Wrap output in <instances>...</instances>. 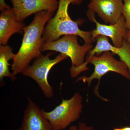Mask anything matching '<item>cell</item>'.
Returning a JSON list of instances; mask_svg holds the SVG:
<instances>
[{
	"label": "cell",
	"mask_w": 130,
	"mask_h": 130,
	"mask_svg": "<svg viewBox=\"0 0 130 130\" xmlns=\"http://www.w3.org/2000/svg\"><path fill=\"white\" fill-rule=\"evenodd\" d=\"M89 63L94 66V72L89 76H84L78 78L76 82L82 81L90 85L94 79L100 81L102 77L109 72H116L127 79H130V74L128 67L121 61L117 60L109 51L103 52L100 56L94 55L87 62L78 67H71L70 69L71 76L76 77L81 72L88 70L87 65Z\"/></svg>",
	"instance_id": "cell-3"
},
{
	"label": "cell",
	"mask_w": 130,
	"mask_h": 130,
	"mask_svg": "<svg viewBox=\"0 0 130 130\" xmlns=\"http://www.w3.org/2000/svg\"><path fill=\"white\" fill-rule=\"evenodd\" d=\"M78 39L76 35H64L56 41L43 44L42 52L47 51L59 52L71 59V67H79L85 62L86 54L93 48V46L86 43L80 45Z\"/></svg>",
	"instance_id": "cell-5"
},
{
	"label": "cell",
	"mask_w": 130,
	"mask_h": 130,
	"mask_svg": "<svg viewBox=\"0 0 130 130\" xmlns=\"http://www.w3.org/2000/svg\"><path fill=\"white\" fill-rule=\"evenodd\" d=\"M84 0H59L55 15L50 19L45 26L42 35L43 44L54 41L66 35L80 37L85 43L92 44L96 41L92 37V31H85L79 28L78 21L73 20L69 16L68 9L70 4L81 5Z\"/></svg>",
	"instance_id": "cell-2"
},
{
	"label": "cell",
	"mask_w": 130,
	"mask_h": 130,
	"mask_svg": "<svg viewBox=\"0 0 130 130\" xmlns=\"http://www.w3.org/2000/svg\"><path fill=\"white\" fill-rule=\"evenodd\" d=\"M13 48L8 45L0 46V79L2 82L5 77L9 78L12 81L16 79V75L10 72L9 66H10L9 61L12 60L15 54L13 52Z\"/></svg>",
	"instance_id": "cell-13"
},
{
	"label": "cell",
	"mask_w": 130,
	"mask_h": 130,
	"mask_svg": "<svg viewBox=\"0 0 130 130\" xmlns=\"http://www.w3.org/2000/svg\"><path fill=\"white\" fill-rule=\"evenodd\" d=\"M96 44L88 53L85 62H87L96 54H101L106 51H111L112 53L117 55L121 61L125 63L128 67L130 74V44L126 39L123 40V45L121 47L112 46L109 42L108 38L105 36H98L96 38Z\"/></svg>",
	"instance_id": "cell-10"
},
{
	"label": "cell",
	"mask_w": 130,
	"mask_h": 130,
	"mask_svg": "<svg viewBox=\"0 0 130 130\" xmlns=\"http://www.w3.org/2000/svg\"><path fill=\"white\" fill-rule=\"evenodd\" d=\"M123 0H91L89 9L96 13L105 23L114 24L122 15Z\"/></svg>",
	"instance_id": "cell-9"
},
{
	"label": "cell",
	"mask_w": 130,
	"mask_h": 130,
	"mask_svg": "<svg viewBox=\"0 0 130 130\" xmlns=\"http://www.w3.org/2000/svg\"><path fill=\"white\" fill-rule=\"evenodd\" d=\"M126 39L128 41L130 44V31L128 30L127 31V33H126Z\"/></svg>",
	"instance_id": "cell-17"
},
{
	"label": "cell",
	"mask_w": 130,
	"mask_h": 130,
	"mask_svg": "<svg viewBox=\"0 0 130 130\" xmlns=\"http://www.w3.org/2000/svg\"><path fill=\"white\" fill-rule=\"evenodd\" d=\"M11 3L17 19L23 22L32 14L43 11L55 12L59 5L58 0H9Z\"/></svg>",
	"instance_id": "cell-8"
},
{
	"label": "cell",
	"mask_w": 130,
	"mask_h": 130,
	"mask_svg": "<svg viewBox=\"0 0 130 130\" xmlns=\"http://www.w3.org/2000/svg\"><path fill=\"white\" fill-rule=\"evenodd\" d=\"M68 130H77V126L76 125L72 126Z\"/></svg>",
	"instance_id": "cell-18"
},
{
	"label": "cell",
	"mask_w": 130,
	"mask_h": 130,
	"mask_svg": "<svg viewBox=\"0 0 130 130\" xmlns=\"http://www.w3.org/2000/svg\"><path fill=\"white\" fill-rule=\"evenodd\" d=\"M123 7L122 15L124 16L126 27L130 31V0H123Z\"/></svg>",
	"instance_id": "cell-14"
},
{
	"label": "cell",
	"mask_w": 130,
	"mask_h": 130,
	"mask_svg": "<svg viewBox=\"0 0 130 130\" xmlns=\"http://www.w3.org/2000/svg\"><path fill=\"white\" fill-rule=\"evenodd\" d=\"M95 13L89 9L87 16L89 19L95 23L96 28L92 31V37L95 41L98 36L102 35L111 38L115 46L121 47L123 41L126 39L127 29L125 19L122 15L119 19L114 24H103L96 20Z\"/></svg>",
	"instance_id": "cell-7"
},
{
	"label": "cell",
	"mask_w": 130,
	"mask_h": 130,
	"mask_svg": "<svg viewBox=\"0 0 130 130\" xmlns=\"http://www.w3.org/2000/svg\"><path fill=\"white\" fill-rule=\"evenodd\" d=\"M83 108V97L76 93L69 100L63 99L61 103L51 111L42 109V113L53 130H63L79 118Z\"/></svg>",
	"instance_id": "cell-4"
},
{
	"label": "cell",
	"mask_w": 130,
	"mask_h": 130,
	"mask_svg": "<svg viewBox=\"0 0 130 130\" xmlns=\"http://www.w3.org/2000/svg\"><path fill=\"white\" fill-rule=\"evenodd\" d=\"M54 12L43 11L35 14L29 25L24 28V36L20 48L13 59L11 65L15 75L22 73L34 59L42 56V35L45 26Z\"/></svg>",
	"instance_id": "cell-1"
},
{
	"label": "cell",
	"mask_w": 130,
	"mask_h": 130,
	"mask_svg": "<svg viewBox=\"0 0 130 130\" xmlns=\"http://www.w3.org/2000/svg\"><path fill=\"white\" fill-rule=\"evenodd\" d=\"M11 7L7 5L5 2V0H0V10L1 11L6 9H9Z\"/></svg>",
	"instance_id": "cell-16"
},
{
	"label": "cell",
	"mask_w": 130,
	"mask_h": 130,
	"mask_svg": "<svg viewBox=\"0 0 130 130\" xmlns=\"http://www.w3.org/2000/svg\"><path fill=\"white\" fill-rule=\"evenodd\" d=\"M28 100L22 124L18 130H53L43 115L42 109L30 98Z\"/></svg>",
	"instance_id": "cell-11"
},
{
	"label": "cell",
	"mask_w": 130,
	"mask_h": 130,
	"mask_svg": "<svg viewBox=\"0 0 130 130\" xmlns=\"http://www.w3.org/2000/svg\"><path fill=\"white\" fill-rule=\"evenodd\" d=\"M123 130H130V126H126V127L122 128Z\"/></svg>",
	"instance_id": "cell-19"
},
{
	"label": "cell",
	"mask_w": 130,
	"mask_h": 130,
	"mask_svg": "<svg viewBox=\"0 0 130 130\" xmlns=\"http://www.w3.org/2000/svg\"><path fill=\"white\" fill-rule=\"evenodd\" d=\"M53 54V52H50L46 55L35 59L33 64L26 68L22 73L24 76L35 80L44 95L47 98L53 97L54 94L53 89L48 80L49 73L55 65L68 58L66 55L60 54L54 59H50V56Z\"/></svg>",
	"instance_id": "cell-6"
},
{
	"label": "cell",
	"mask_w": 130,
	"mask_h": 130,
	"mask_svg": "<svg viewBox=\"0 0 130 130\" xmlns=\"http://www.w3.org/2000/svg\"><path fill=\"white\" fill-rule=\"evenodd\" d=\"M1 12L0 44L6 45L13 35L15 33H24V28L26 26L23 22H20L17 19L13 8Z\"/></svg>",
	"instance_id": "cell-12"
},
{
	"label": "cell",
	"mask_w": 130,
	"mask_h": 130,
	"mask_svg": "<svg viewBox=\"0 0 130 130\" xmlns=\"http://www.w3.org/2000/svg\"><path fill=\"white\" fill-rule=\"evenodd\" d=\"M113 130H122V128H115Z\"/></svg>",
	"instance_id": "cell-20"
},
{
	"label": "cell",
	"mask_w": 130,
	"mask_h": 130,
	"mask_svg": "<svg viewBox=\"0 0 130 130\" xmlns=\"http://www.w3.org/2000/svg\"><path fill=\"white\" fill-rule=\"evenodd\" d=\"M77 130H93L92 126H88L84 123H79L77 126Z\"/></svg>",
	"instance_id": "cell-15"
}]
</instances>
